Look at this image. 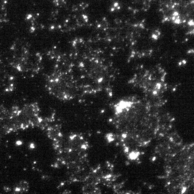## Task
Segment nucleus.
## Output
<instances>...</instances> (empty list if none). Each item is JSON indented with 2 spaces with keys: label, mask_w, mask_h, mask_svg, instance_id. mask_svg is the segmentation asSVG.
<instances>
[{
  "label": "nucleus",
  "mask_w": 194,
  "mask_h": 194,
  "mask_svg": "<svg viewBox=\"0 0 194 194\" xmlns=\"http://www.w3.org/2000/svg\"><path fill=\"white\" fill-rule=\"evenodd\" d=\"M29 188L28 184L27 182H22L21 183H19V185L15 188V191L16 192H23V191H27L28 189Z\"/></svg>",
  "instance_id": "1"
}]
</instances>
